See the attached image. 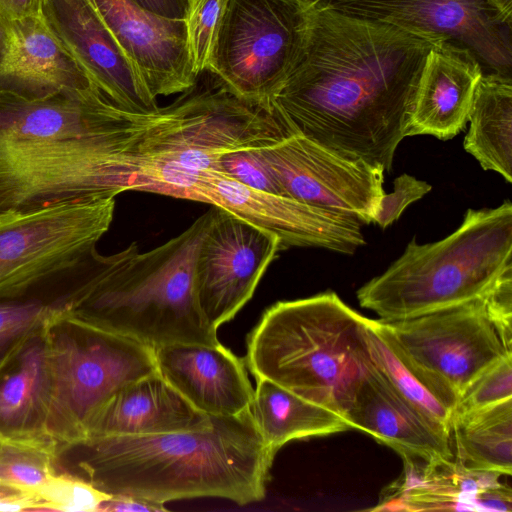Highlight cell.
<instances>
[{
  "instance_id": "d4e9b609",
  "label": "cell",
  "mask_w": 512,
  "mask_h": 512,
  "mask_svg": "<svg viewBox=\"0 0 512 512\" xmlns=\"http://www.w3.org/2000/svg\"><path fill=\"white\" fill-rule=\"evenodd\" d=\"M464 149L484 170L512 182V79L499 73L479 79L469 115Z\"/></svg>"
},
{
  "instance_id": "5b68a950",
  "label": "cell",
  "mask_w": 512,
  "mask_h": 512,
  "mask_svg": "<svg viewBox=\"0 0 512 512\" xmlns=\"http://www.w3.org/2000/svg\"><path fill=\"white\" fill-rule=\"evenodd\" d=\"M512 270V204L468 209L442 240L415 238L382 274L357 291L361 307L382 321L414 318L483 297Z\"/></svg>"
},
{
  "instance_id": "cb8c5ba5",
  "label": "cell",
  "mask_w": 512,
  "mask_h": 512,
  "mask_svg": "<svg viewBox=\"0 0 512 512\" xmlns=\"http://www.w3.org/2000/svg\"><path fill=\"white\" fill-rule=\"evenodd\" d=\"M250 413L264 443L275 453L292 440L351 429L340 414L267 379H256Z\"/></svg>"
},
{
  "instance_id": "f1b7e54d",
  "label": "cell",
  "mask_w": 512,
  "mask_h": 512,
  "mask_svg": "<svg viewBox=\"0 0 512 512\" xmlns=\"http://www.w3.org/2000/svg\"><path fill=\"white\" fill-rule=\"evenodd\" d=\"M51 451L0 441V489L38 493L58 473Z\"/></svg>"
},
{
  "instance_id": "6da1fadb",
  "label": "cell",
  "mask_w": 512,
  "mask_h": 512,
  "mask_svg": "<svg viewBox=\"0 0 512 512\" xmlns=\"http://www.w3.org/2000/svg\"><path fill=\"white\" fill-rule=\"evenodd\" d=\"M441 41L312 4L303 52L271 113L292 134L389 173L424 61Z\"/></svg>"
},
{
  "instance_id": "9a60e30c",
  "label": "cell",
  "mask_w": 512,
  "mask_h": 512,
  "mask_svg": "<svg viewBox=\"0 0 512 512\" xmlns=\"http://www.w3.org/2000/svg\"><path fill=\"white\" fill-rule=\"evenodd\" d=\"M197 201L219 207L276 236L282 249L317 247L353 254L365 244L362 225L288 196L255 190L218 171L205 173Z\"/></svg>"
},
{
  "instance_id": "7402d4cb",
  "label": "cell",
  "mask_w": 512,
  "mask_h": 512,
  "mask_svg": "<svg viewBox=\"0 0 512 512\" xmlns=\"http://www.w3.org/2000/svg\"><path fill=\"white\" fill-rule=\"evenodd\" d=\"M212 420L156 372L112 394L91 419L85 441L204 430L211 427Z\"/></svg>"
},
{
  "instance_id": "b9f144b4",
  "label": "cell",
  "mask_w": 512,
  "mask_h": 512,
  "mask_svg": "<svg viewBox=\"0 0 512 512\" xmlns=\"http://www.w3.org/2000/svg\"><path fill=\"white\" fill-rule=\"evenodd\" d=\"M93 6H94V3H93V0H88ZM95 7V6H94Z\"/></svg>"
},
{
  "instance_id": "f35d334b",
  "label": "cell",
  "mask_w": 512,
  "mask_h": 512,
  "mask_svg": "<svg viewBox=\"0 0 512 512\" xmlns=\"http://www.w3.org/2000/svg\"><path fill=\"white\" fill-rule=\"evenodd\" d=\"M45 0H0V14L7 17H24L43 13Z\"/></svg>"
},
{
  "instance_id": "4fadbf2b",
  "label": "cell",
  "mask_w": 512,
  "mask_h": 512,
  "mask_svg": "<svg viewBox=\"0 0 512 512\" xmlns=\"http://www.w3.org/2000/svg\"><path fill=\"white\" fill-rule=\"evenodd\" d=\"M343 13L387 22L468 49L493 73L511 76L512 17L492 0H325Z\"/></svg>"
},
{
  "instance_id": "5bb4252c",
  "label": "cell",
  "mask_w": 512,
  "mask_h": 512,
  "mask_svg": "<svg viewBox=\"0 0 512 512\" xmlns=\"http://www.w3.org/2000/svg\"><path fill=\"white\" fill-rule=\"evenodd\" d=\"M195 262L199 306L214 327L230 321L252 298L278 252L280 240L212 206Z\"/></svg>"
},
{
  "instance_id": "e575fe53",
  "label": "cell",
  "mask_w": 512,
  "mask_h": 512,
  "mask_svg": "<svg viewBox=\"0 0 512 512\" xmlns=\"http://www.w3.org/2000/svg\"><path fill=\"white\" fill-rule=\"evenodd\" d=\"M484 301L505 348L512 352V270L484 295Z\"/></svg>"
},
{
  "instance_id": "484cf974",
  "label": "cell",
  "mask_w": 512,
  "mask_h": 512,
  "mask_svg": "<svg viewBox=\"0 0 512 512\" xmlns=\"http://www.w3.org/2000/svg\"><path fill=\"white\" fill-rule=\"evenodd\" d=\"M450 437L460 467L498 476L511 475L512 399L454 413Z\"/></svg>"
},
{
  "instance_id": "60d3db41",
  "label": "cell",
  "mask_w": 512,
  "mask_h": 512,
  "mask_svg": "<svg viewBox=\"0 0 512 512\" xmlns=\"http://www.w3.org/2000/svg\"><path fill=\"white\" fill-rule=\"evenodd\" d=\"M303 1L309 2L311 4H315V3H318V2H321V1H325V0H303Z\"/></svg>"
},
{
  "instance_id": "603a6c76",
  "label": "cell",
  "mask_w": 512,
  "mask_h": 512,
  "mask_svg": "<svg viewBox=\"0 0 512 512\" xmlns=\"http://www.w3.org/2000/svg\"><path fill=\"white\" fill-rule=\"evenodd\" d=\"M46 327L0 369V441L46 449L57 456L47 433L50 366Z\"/></svg>"
},
{
  "instance_id": "277c9868",
  "label": "cell",
  "mask_w": 512,
  "mask_h": 512,
  "mask_svg": "<svg viewBox=\"0 0 512 512\" xmlns=\"http://www.w3.org/2000/svg\"><path fill=\"white\" fill-rule=\"evenodd\" d=\"M367 320L334 292L279 301L249 333L245 364L346 419L370 363Z\"/></svg>"
},
{
  "instance_id": "d6986e66",
  "label": "cell",
  "mask_w": 512,
  "mask_h": 512,
  "mask_svg": "<svg viewBox=\"0 0 512 512\" xmlns=\"http://www.w3.org/2000/svg\"><path fill=\"white\" fill-rule=\"evenodd\" d=\"M346 420L351 428L394 449L403 460L429 466L453 462L450 431L400 394L371 359Z\"/></svg>"
},
{
  "instance_id": "8fae6325",
  "label": "cell",
  "mask_w": 512,
  "mask_h": 512,
  "mask_svg": "<svg viewBox=\"0 0 512 512\" xmlns=\"http://www.w3.org/2000/svg\"><path fill=\"white\" fill-rule=\"evenodd\" d=\"M371 324L453 411L480 374L512 355L487 312L484 296L414 318L371 319Z\"/></svg>"
},
{
  "instance_id": "e0dca14e",
  "label": "cell",
  "mask_w": 512,
  "mask_h": 512,
  "mask_svg": "<svg viewBox=\"0 0 512 512\" xmlns=\"http://www.w3.org/2000/svg\"><path fill=\"white\" fill-rule=\"evenodd\" d=\"M43 15L98 88L135 112L159 108L116 38L88 0H45Z\"/></svg>"
},
{
  "instance_id": "4dcf8cb0",
  "label": "cell",
  "mask_w": 512,
  "mask_h": 512,
  "mask_svg": "<svg viewBox=\"0 0 512 512\" xmlns=\"http://www.w3.org/2000/svg\"><path fill=\"white\" fill-rule=\"evenodd\" d=\"M110 496L89 481L69 472H58L38 492L40 511L95 512Z\"/></svg>"
},
{
  "instance_id": "ba28073f",
  "label": "cell",
  "mask_w": 512,
  "mask_h": 512,
  "mask_svg": "<svg viewBox=\"0 0 512 512\" xmlns=\"http://www.w3.org/2000/svg\"><path fill=\"white\" fill-rule=\"evenodd\" d=\"M46 334L47 433L60 457L86 440L91 419L112 394L158 370L153 348L78 320L61 304Z\"/></svg>"
},
{
  "instance_id": "83f0119b",
  "label": "cell",
  "mask_w": 512,
  "mask_h": 512,
  "mask_svg": "<svg viewBox=\"0 0 512 512\" xmlns=\"http://www.w3.org/2000/svg\"><path fill=\"white\" fill-rule=\"evenodd\" d=\"M57 299L37 296L0 301V369L59 312Z\"/></svg>"
},
{
  "instance_id": "7a4b0ae2",
  "label": "cell",
  "mask_w": 512,
  "mask_h": 512,
  "mask_svg": "<svg viewBox=\"0 0 512 512\" xmlns=\"http://www.w3.org/2000/svg\"><path fill=\"white\" fill-rule=\"evenodd\" d=\"M212 418L204 430L89 439L69 450L77 455L76 475L108 494L164 505L201 497L261 501L276 453L250 409Z\"/></svg>"
},
{
  "instance_id": "ffe728a7",
  "label": "cell",
  "mask_w": 512,
  "mask_h": 512,
  "mask_svg": "<svg viewBox=\"0 0 512 512\" xmlns=\"http://www.w3.org/2000/svg\"><path fill=\"white\" fill-rule=\"evenodd\" d=\"M158 373L210 416L247 412L254 389L244 361L222 344L175 343L154 349Z\"/></svg>"
},
{
  "instance_id": "8d00e7d4",
  "label": "cell",
  "mask_w": 512,
  "mask_h": 512,
  "mask_svg": "<svg viewBox=\"0 0 512 512\" xmlns=\"http://www.w3.org/2000/svg\"><path fill=\"white\" fill-rule=\"evenodd\" d=\"M0 511H40L38 493L0 489Z\"/></svg>"
},
{
  "instance_id": "2e32d148",
  "label": "cell",
  "mask_w": 512,
  "mask_h": 512,
  "mask_svg": "<svg viewBox=\"0 0 512 512\" xmlns=\"http://www.w3.org/2000/svg\"><path fill=\"white\" fill-rule=\"evenodd\" d=\"M93 3L155 99L195 87L184 19L157 15L133 0Z\"/></svg>"
},
{
  "instance_id": "8992f818",
  "label": "cell",
  "mask_w": 512,
  "mask_h": 512,
  "mask_svg": "<svg viewBox=\"0 0 512 512\" xmlns=\"http://www.w3.org/2000/svg\"><path fill=\"white\" fill-rule=\"evenodd\" d=\"M154 113L115 131L0 145V213L135 190L142 143Z\"/></svg>"
},
{
  "instance_id": "52a82bcc",
  "label": "cell",
  "mask_w": 512,
  "mask_h": 512,
  "mask_svg": "<svg viewBox=\"0 0 512 512\" xmlns=\"http://www.w3.org/2000/svg\"><path fill=\"white\" fill-rule=\"evenodd\" d=\"M291 134L271 113L251 105L217 83L194 87L160 107L145 142L148 171L173 196L193 194L220 158L234 150L265 147Z\"/></svg>"
},
{
  "instance_id": "44dd1931",
  "label": "cell",
  "mask_w": 512,
  "mask_h": 512,
  "mask_svg": "<svg viewBox=\"0 0 512 512\" xmlns=\"http://www.w3.org/2000/svg\"><path fill=\"white\" fill-rule=\"evenodd\" d=\"M483 67L468 50L441 41L428 52L415 91L406 136L449 140L468 122Z\"/></svg>"
},
{
  "instance_id": "3957f363",
  "label": "cell",
  "mask_w": 512,
  "mask_h": 512,
  "mask_svg": "<svg viewBox=\"0 0 512 512\" xmlns=\"http://www.w3.org/2000/svg\"><path fill=\"white\" fill-rule=\"evenodd\" d=\"M211 210L148 251L136 242L111 255L95 249L57 297L64 312L153 349L175 343L221 344L197 299L195 262Z\"/></svg>"
},
{
  "instance_id": "ac0fdd59",
  "label": "cell",
  "mask_w": 512,
  "mask_h": 512,
  "mask_svg": "<svg viewBox=\"0 0 512 512\" xmlns=\"http://www.w3.org/2000/svg\"><path fill=\"white\" fill-rule=\"evenodd\" d=\"M94 86L43 13L16 18L0 14V92L35 100Z\"/></svg>"
},
{
  "instance_id": "d6a6232c",
  "label": "cell",
  "mask_w": 512,
  "mask_h": 512,
  "mask_svg": "<svg viewBox=\"0 0 512 512\" xmlns=\"http://www.w3.org/2000/svg\"><path fill=\"white\" fill-rule=\"evenodd\" d=\"M258 148H243L223 155L218 172L255 190L285 196L284 190L259 154Z\"/></svg>"
},
{
  "instance_id": "836d02e7",
  "label": "cell",
  "mask_w": 512,
  "mask_h": 512,
  "mask_svg": "<svg viewBox=\"0 0 512 512\" xmlns=\"http://www.w3.org/2000/svg\"><path fill=\"white\" fill-rule=\"evenodd\" d=\"M393 186V192L383 194L373 220L383 229L398 220L410 204L421 199L432 189L427 182L406 173L398 176L394 180Z\"/></svg>"
},
{
  "instance_id": "1f68e13d",
  "label": "cell",
  "mask_w": 512,
  "mask_h": 512,
  "mask_svg": "<svg viewBox=\"0 0 512 512\" xmlns=\"http://www.w3.org/2000/svg\"><path fill=\"white\" fill-rule=\"evenodd\" d=\"M512 399V355L480 374L461 395L454 413L481 409Z\"/></svg>"
},
{
  "instance_id": "4316f807",
  "label": "cell",
  "mask_w": 512,
  "mask_h": 512,
  "mask_svg": "<svg viewBox=\"0 0 512 512\" xmlns=\"http://www.w3.org/2000/svg\"><path fill=\"white\" fill-rule=\"evenodd\" d=\"M367 341L372 364L408 401L450 431L454 411L391 348L367 320Z\"/></svg>"
},
{
  "instance_id": "d590c367",
  "label": "cell",
  "mask_w": 512,
  "mask_h": 512,
  "mask_svg": "<svg viewBox=\"0 0 512 512\" xmlns=\"http://www.w3.org/2000/svg\"><path fill=\"white\" fill-rule=\"evenodd\" d=\"M101 512H163L168 511L164 504L154 503L145 499L111 495L98 508Z\"/></svg>"
},
{
  "instance_id": "30bf717a",
  "label": "cell",
  "mask_w": 512,
  "mask_h": 512,
  "mask_svg": "<svg viewBox=\"0 0 512 512\" xmlns=\"http://www.w3.org/2000/svg\"><path fill=\"white\" fill-rule=\"evenodd\" d=\"M115 198L0 213V301L67 278L109 230Z\"/></svg>"
},
{
  "instance_id": "ab89813d",
  "label": "cell",
  "mask_w": 512,
  "mask_h": 512,
  "mask_svg": "<svg viewBox=\"0 0 512 512\" xmlns=\"http://www.w3.org/2000/svg\"><path fill=\"white\" fill-rule=\"evenodd\" d=\"M506 15L512 17V0H492Z\"/></svg>"
},
{
  "instance_id": "74e56055",
  "label": "cell",
  "mask_w": 512,
  "mask_h": 512,
  "mask_svg": "<svg viewBox=\"0 0 512 512\" xmlns=\"http://www.w3.org/2000/svg\"><path fill=\"white\" fill-rule=\"evenodd\" d=\"M142 8L157 15L172 18L184 19L187 0H133Z\"/></svg>"
},
{
  "instance_id": "9c48e42d",
  "label": "cell",
  "mask_w": 512,
  "mask_h": 512,
  "mask_svg": "<svg viewBox=\"0 0 512 512\" xmlns=\"http://www.w3.org/2000/svg\"><path fill=\"white\" fill-rule=\"evenodd\" d=\"M311 6L303 0H227L207 71L223 89L271 113L303 52Z\"/></svg>"
},
{
  "instance_id": "7c38bea8",
  "label": "cell",
  "mask_w": 512,
  "mask_h": 512,
  "mask_svg": "<svg viewBox=\"0 0 512 512\" xmlns=\"http://www.w3.org/2000/svg\"><path fill=\"white\" fill-rule=\"evenodd\" d=\"M285 196L359 222H373L385 171L345 158L301 134L258 149Z\"/></svg>"
},
{
  "instance_id": "f546056e",
  "label": "cell",
  "mask_w": 512,
  "mask_h": 512,
  "mask_svg": "<svg viewBox=\"0 0 512 512\" xmlns=\"http://www.w3.org/2000/svg\"><path fill=\"white\" fill-rule=\"evenodd\" d=\"M227 0H187V44L197 76L207 71Z\"/></svg>"
}]
</instances>
